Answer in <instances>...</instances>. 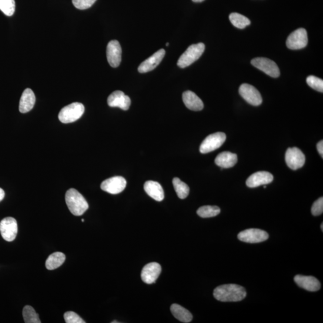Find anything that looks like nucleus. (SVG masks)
<instances>
[{
    "label": "nucleus",
    "instance_id": "obj_4",
    "mask_svg": "<svg viewBox=\"0 0 323 323\" xmlns=\"http://www.w3.org/2000/svg\"><path fill=\"white\" fill-rule=\"evenodd\" d=\"M85 112V106L82 103L73 102L64 106L60 111L58 118L63 124H69L81 118Z\"/></svg>",
    "mask_w": 323,
    "mask_h": 323
},
{
    "label": "nucleus",
    "instance_id": "obj_12",
    "mask_svg": "<svg viewBox=\"0 0 323 323\" xmlns=\"http://www.w3.org/2000/svg\"><path fill=\"white\" fill-rule=\"evenodd\" d=\"M126 186V180L122 176H116L105 180L101 183V188L109 194L116 195L124 191Z\"/></svg>",
    "mask_w": 323,
    "mask_h": 323
},
{
    "label": "nucleus",
    "instance_id": "obj_29",
    "mask_svg": "<svg viewBox=\"0 0 323 323\" xmlns=\"http://www.w3.org/2000/svg\"><path fill=\"white\" fill-rule=\"evenodd\" d=\"M0 10L6 16H12L15 11V0H0Z\"/></svg>",
    "mask_w": 323,
    "mask_h": 323
},
{
    "label": "nucleus",
    "instance_id": "obj_32",
    "mask_svg": "<svg viewBox=\"0 0 323 323\" xmlns=\"http://www.w3.org/2000/svg\"><path fill=\"white\" fill-rule=\"evenodd\" d=\"M96 0H72L75 8L80 10H85L91 8Z\"/></svg>",
    "mask_w": 323,
    "mask_h": 323
},
{
    "label": "nucleus",
    "instance_id": "obj_34",
    "mask_svg": "<svg viewBox=\"0 0 323 323\" xmlns=\"http://www.w3.org/2000/svg\"><path fill=\"white\" fill-rule=\"evenodd\" d=\"M317 148L319 153V155L321 156V158H323V141L322 140L319 141L317 145Z\"/></svg>",
    "mask_w": 323,
    "mask_h": 323
},
{
    "label": "nucleus",
    "instance_id": "obj_40",
    "mask_svg": "<svg viewBox=\"0 0 323 323\" xmlns=\"http://www.w3.org/2000/svg\"><path fill=\"white\" fill-rule=\"evenodd\" d=\"M112 323H115V322H119L118 321H113L112 322Z\"/></svg>",
    "mask_w": 323,
    "mask_h": 323
},
{
    "label": "nucleus",
    "instance_id": "obj_27",
    "mask_svg": "<svg viewBox=\"0 0 323 323\" xmlns=\"http://www.w3.org/2000/svg\"><path fill=\"white\" fill-rule=\"evenodd\" d=\"M221 212V209L217 206L206 205L201 206L197 211V214L202 218H209L217 216Z\"/></svg>",
    "mask_w": 323,
    "mask_h": 323
},
{
    "label": "nucleus",
    "instance_id": "obj_41",
    "mask_svg": "<svg viewBox=\"0 0 323 323\" xmlns=\"http://www.w3.org/2000/svg\"><path fill=\"white\" fill-rule=\"evenodd\" d=\"M264 188L265 189L266 188V186H264Z\"/></svg>",
    "mask_w": 323,
    "mask_h": 323
},
{
    "label": "nucleus",
    "instance_id": "obj_19",
    "mask_svg": "<svg viewBox=\"0 0 323 323\" xmlns=\"http://www.w3.org/2000/svg\"><path fill=\"white\" fill-rule=\"evenodd\" d=\"M183 101L186 107L193 111H201L204 109V103L194 92L186 91L183 94Z\"/></svg>",
    "mask_w": 323,
    "mask_h": 323
},
{
    "label": "nucleus",
    "instance_id": "obj_3",
    "mask_svg": "<svg viewBox=\"0 0 323 323\" xmlns=\"http://www.w3.org/2000/svg\"><path fill=\"white\" fill-rule=\"evenodd\" d=\"M205 45L202 43L190 46L180 57L177 62V65L180 68H184L191 65L201 57L205 51Z\"/></svg>",
    "mask_w": 323,
    "mask_h": 323
},
{
    "label": "nucleus",
    "instance_id": "obj_15",
    "mask_svg": "<svg viewBox=\"0 0 323 323\" xmlns=\"http://www.w3.org/2000/svg\"><path fill=\"white\" fill-rule=\"evenodd\" d=\"M108 105L111 107H119L128 111L131 104V99L121 91L113 92L107 99Z\"/></svg>",
    "mask_w": 323,
    "mask_h": 323
},
{
    "label": "nucleus",
    "instance_id": "obj_2",
    "mask_svg": "<svg viewBox=\"0 0 323 323\" xmlns=\"http://www.w3.org/2000/svg\"><path fill=\"white\" fill-rule=\"evenodd\" d=\"M65 201L69 210L76 216L83 215L89 208L88 203L85 198L75 189H69L66 192Z\"/></svg>",
    "mask_w": 323,
    "mask_h": 323
},
{
    "label": "nucleus",
    "instance_id": "obj_10",
    "mask_svg": "<svg viewBox=\"0 0 323 323\" xmlns=\"http://www.w3.org/2000/svg\"><path fill=\"white\" fill-rule=\"evenodd\" d=\"M239 94L248 104L258 106L262 103V97L258 90L247 83L242 84L239 89Z\"/></svg>",
    "mask_w": 323,
    "mask_h": 323
},
{
    "label": "nucleus",
    "instance_id": "obj_9",
    "mask_svg": "<svg viewBox=\"0 0 323 323\" xmlns=\"http://www.w3.org/2000/svg\"><path fill=\"white\" fill-rule=\"evenodd\" d=\"M0 232L5 240L11 242L15 240L18 234V224L13 218H6L0 222Z\"/></svg>",
    "mask_w": 323,
    "mask_h": 323
},
{
    "label": "nucleus",
    "instance_id": "obj_13",
    "mask_svg": "<svg viewBox=\"0 0 323 323\" xmlns=\"http://www.w3.org/2000/svg\"><path fill=\"white\" fill-rule=\"evenodd\" d=\"M106 58L109 64L113 68L118 67L122 60V48L117 41H112L109 43L106 48Z\"/></svg>",
    "mask_w": 323,
    "mask_h": 323
},
{
    "label": "nucleus",
    "instance_id": "obj_36",
    "mask_svg": "<svg viewBox=\"0 0 323 323\" xmlns=\"http://www.w3.org/2000/svg\"><path fill=\"white\" fill-rule=\"evenodd\" d=\"M192 1L195 3H201L204 2V0H192Z\"/></svg>",
    "mask_w": 323,
    "mask_h": 323
},
{
    "label": "nucleus",
    "instance_id": "obj_31",
    "mask_svg": "<svg viewBox=\"0 0 323 323\" xmlns=\"http://www.w3.org/2000/svg\"><path fill=\"white\" fill-rule=\"evenodd\" d=\"M66 323H85L86 322L76 312L68 311L64 315Z\"/></svg>",
    "mask_w": 323,
    "mask_h": 323
},
{
    "label": "nucleus",
    "instance_id": "obj_23",
    "mask_svg": "<svg viewBox=\"0 0 323 323\" xmlns=\"http://www.w3.org/2000/svg\"><path fill=\"white\" fill-rule=\"evenodd\" d=\"M171 311L174 317L183 322H191L193 316L188 309L183 308L178 304H172L171 306Z\"/></svg>",
    "mask_w": 323,
    "mask_h": 323
},
{
    "label": "nucleus",
    "instance_id": "obj_22",
    "mask_svg": "<svg viewBox=\"0 0 323 323\" xmlns=\"http://www.w3.org/2000/svg\"><path fill=\"white\" fill-rule=\"evenodd\" d=\"M145 191L155 201H162L164 199V192L162 186L159 183L148 181L144 185Z\"/></svg>",
    "mask_w": 323,
    "mask_h": 323
},
{
    "label": "nucleus",
    "instance_id": "obj_6",
    "mask_svg": "<svg viewBox=\"0 0 323 323\" xmlns=\"http://www.w3.org/2000/svg\"><path fill=\"white\" fill-rule=\"evenodd\" d=\"M251 64L272 78H277L280 75L278 65L271 59L256 58L252 60Z\"/></svg>",
    "mask_w": 323,
    "mask_h": 323
},
{
    "label": "nucleus",
    "instance_id": "obj_35",
    "mask_svg": "<svg viewBox=\"0 0 323 323\" xmlns=\"http://www.w3.org/2000/svg\"><path fill=\"white\" fill-rule=\"evenodd\" d=\"M5 196V191L2 188H0V202L2 201V200L4 199Z\"/></svg>",
    "mask_w": 323,
    "mask_h": 323
},
{
    "label": "nucleus",
    "instance_id": "obj_25",
    "mask_svg": "<svg viewBox=\"0 0 323 323\" xmlns=\"http://www.w3.org/2000/svg\"><path fill=\"white\" fill-rule=\"evenodd\" d=\"M229 20L232 24L239 29H244L250 25V21L245 16L238 13H232L229 15Z\"/></svg>",
    "mask_w": 323,
    "mask_h": 323
},
{
    "label": "nucleus",
    "instance_id": "obj_28",
    "mask_svg": "<svg viewBox=\"0 0 323 323\" xmlns=\"http://www.w3.org/2000/svg\"><path fill=\"white\" fill-rule=\"evenodd\" d=\"M22 314L25 323L41 322L39 314L31 306H25L23 309Z\"/></svg>",
    "mask_w": 323,
    "mask_h": 323
},
{
    "label": "nucleus",
    "instance_id": "obj_26",
    "mask_svg": "<svg viewBox=\"0 0 323 323\" xmlns=\"http://www.w3.org/2000/svg\"><path fill=\"white\" fill-rule=\"evenodd\" d=\"M172 184L179 198L184 199L188 197L190 192L188 185L181 181V179L176 177L173 179Z\"/></svg>",
    "mask_w": 323,
    "mask_h": 323
},
{
    "label": "nucleus",
    "instance_id": "obj_17",
    "mask_svg": "<svg viewBox=\"0 0 323 323\" xmlns=\"http://www.w3.org/2000/svg\"><path fill=\"white\" fill-rule=\"evenodd\" d=\"M274 176L270 172L259 171L249 176L246 185L249 188H255L260 186L266 185L272 182Z\"/></svg>",
    "mask_w": 323,
    "mask_h": 323
},
{
    "label": "nucleus",
    "instance_id": "obj_8",
    "mask_svg": "<svg viewBox=\"0 0 323 323\" xmlns=\"http://www.w3.org/2000/svg\"><path fill=\"white\" fill-rule=\"evenodd\" d=\"M285 162L293 170H297L304 165L305 156L298 148H291L285 153Z\"/></svg>",
    "mask_w": 323,
    "mask_h": 323
},
{
    "label": "nucleus",
    "instance_id": "obj_5",
    "mask_svg": "<svg viewBox=\"0 0 323 323\" xmlns=\"http://www.w3.org/2000/svg\"><path fill=\"white\" fill-rule=\"evenodd\" d=\"M226 139V135L224 132H216L206 136L200 146V152L205 154L214 151L221 147Z\"/></svg>",
    "mask_w": 323,
    "mask_h": 323
},
{
    "label": "nucleus",
    "instance_id": "obj_20",
    "mask_svg": "<svg viewBox=\"0 0 323 323\" xmlns=\"http://www.w3.org/2000/svg\"><path fill=\"white\" fill-rule=\"evenodd\" d=\"M35 102L34 93L31 89H26L21 96L19 102V111L22 113H28L34 107Z\"/></svg>",
    "mask_w": 323,
    "mask_h": 323
},
{
    "label": "nucleus",
    "instance_id": "obj_24",
    "mask_svg": "<svg viewBox=\"0 0 323 323\" xmlns=\"http://www.w3.org/2000/svg\"><path fill=\"white\" fill-rule=\"evenodd\" d=\"M65 255L61 252H55L50 255L46 261V267L48 270H54L60 267L65 261Z\"/></svg>",
    "mask_w": 323,
    "mask_h": 323
},
{
    "label": "nucleus",
    "instance_id": "obj_16",
    "mask_svg": "<svg viewBox=\"0 0 323 323\" xmlns=\"http://www.w3.org/2000/svg\"><path fill=\"white\" fill-rule=\"evenodd\" d=\"M165 55L164 49H160L155 52L151 57L142 62L138 68L140 73H146L153 70L157 67L160 63L162 61Z\"/></svg>",
    "mask_w": 323,
    "mask_h": 323
},
{
    "label": "nucleus",
    "instance_id": "obj_38",
    "mask_svg": "<svg viewBox=\"0 0 323 323\" xmlns=\"http://www.w3.org/2000/svg\"><path fill=\"white\" fill-rule=\"evenodd\" d=\"M166 46H169V43H166Z\"/></svg>",
    "mask_w": 323,
    "mask_h": 323
},
{
    "label": "nucleus",
    "instance_id": "obj_37",
    "mask_svg": "<svg viewBox=\"0 0 323 323\" xmlns=\"http://www.w3.org/2000/svg\"><path fill=\"white\" fill-rule=\"evenodd\" d=\"M321 231L322 232L323 231V224H322L321 225Z\"/></svg>",
    "mask_w": 323,
    "mask_h": 323
},
{
    "label": "nucleus",
    "instance_id": "obj_30",
    "mask_svg": "<svg viewBox=\"0 0 323 323\" xmlns=\"http://www.w3.org/2000/svg\"><path fill=\"white\" fill-rule=\"evenodd\" d=\"M306 82L311 88L318 92H323V81L314 76H309L306 79Z\"/></svg>",
    "mask_w": 323,
    "mask_h": 323
},
{
    "label": "nucleus",
    "instance_id": "obj_33",
    "mask_svg": "<svg viewBox=\"0 0 323 323\" xmlns=\"http://www.w3.org/2000/svg\"><path fill=\"white\" fill-rule=\"evenodd\" d=\"M323 212V198H319L313 204L311 212L314 216L321 215Z\"/></svg>",
    "mask_w": 323,
    "mask_h": 323
},
{
    "label": "nucleus",
    "instance_id": "obj_11",
    "mask_svg": "<svg viewBox=\"0 0 323 323\" xmlns=\"http://www.w3.org/2000/svg\"><path fill=\"white\" fill-rule=\"evenodd\" d=\"M239 240L247 243L264 242L269 238L267 232L259 229H248L242 231L238 235Z\"/></svg>",
    "mask_w": 323,
    "mask_h": 323
},
{
    "label": "nucleus",
    "instance_id": "obj_14",
    "mask_svg": "<svg viewBox=\"0 0 323 323\" xmlns=\"http://www.w3.org/2000/svg\"><path fill=\"white\" fill-rule=\"evenodd\" d=\"M162 268L158 263L152 262L146 265L141 271V279L146 284L154 283L161 274Z\"/></svg>",
    "mask_w": 323,
    "mask_h": 323
},
{
    "label": "nucleus",
    "instance_id": "obj_21",
    "mask_svg": "<svg viewBox=\"0 0 323 323\" xmlns=\"http://www.w3.org/2000/svg\"><path fill=\"white\" fill-rule=\"evenodd\" d=\"M237 162V155L229 152L220 153L215 159L216 164L222 168H232Z\"/></svg>",
    "mask_w": 323,
    "mask_h": 323
},
{
    "label": "nucleus",
    "instance_id": "obj_7",
    "mask_svg": "<svg viewBox=\"0 0 323 323\" xmlns=\"http://www.w3.org/2000/svg\"><path fill=\"white\" fill-rule=\"evenodd\" d=\"M308 44L307 32L304 28H299L291 33L286 42L289 49L299 50L304 48Z\"/></svg>",
    "mask_w": 323,
    "mask_h": 323
},
{
    "label": "nucleus",
    "instance_id": "obj_18",
    "mask_svg": "<svg viewBox=\"0 0 323 323\" xmlns=\"http://www.w3.org/2000/svg\"><path fill=\"white\" fill-rule=\"evenodd\" d=\"M294 280L300 288L309 292H317L321 288L320 282L314 276L298 275L295 276Z\"/></svg>",
    "mask_w": 323,
    "mask_h": 323
},
{
    "label": "nucleus",
    "instance_id": "obj_1",
    "mask_svg": "<svg viewBox=\"0 0 323 323\" xmlns=\"http://www.w3.org/2000/svg\"><path fill=\"white\" fill-rule=\"evenodd\" d=\"M213 295L221 302H239L246 297L247 293L242 286L230 284L219 286L214 289Z\"/></svg>",
    "mask_w": 323,
    "mask_h": 323
},
{
    "label": "nucleus",
    "instance_id": "obj_39",
    "mask_svg": "<svg viewBox=\"0 0 323 323\" xmlns=\"http://www.w3.org/2000/svg\"><path fill=\"white\" fill-rule=\"evenodd\" d=\"M82 222H85V220H84V219H82Z\"/></svg>",
    "mask_w": 323,
    "mask_h": 323
}]
</instances>
